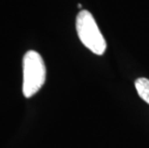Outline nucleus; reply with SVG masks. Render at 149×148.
I'll list each match as a JSON object with an SVG mask.
<instances>
[{
    "instance_id": "obj_1",
    "label": "nucleus",
    "mask_w": 149,
    "mask_h": 148,
    "mask_svg": "<svg viewBox=\"0 0 149 148\" xmlns=\"http://www.w3.org/2000/svg\"><path fill=\"white\" fill-rule=\"evenodd\" d=\"M46 78V68L42 57L30 50L23 57V85L22 91L26 98L35 95L43 86Z\"/></svg>"
},
{
    "instance_id": "obj_2",
    "label": "nucleus",
    "mask_w": 149,
    "mask_h": 148,
    "mask_svg": "<svg viewBox=\"0 0 149 148\" xmlns=\"http://www.w3.org/2000/svg\"><path fill=\"white\" fill-rule=\"evenodd\" d=\"M76 31L82 43L96 55H103L107 43L93 15L87 10L81 11L76 17Z\"/></svg>"
},
{
    "instance_id": "obj_3",
    "label": "nucleus",
    "mask_w": 149,
    "mask_h": 148,
    "mask_svg": "<svg viewBox=\"0 0 149 148\" xmlns=\"http://www.w3.org/2000/svg\"><path fill=\"white\" fill-rule=\"evenodd\" d=\"M135 86L139 97L149 104V79L139 78L135 82Z\"/></svg>"
},
{
    "instance_id": "obj_4",
    "label": "nucleus",
    "mask_w": 149,
    "mask_h": 148,
    "mask_svg": "<svg viewBox=\"0 0 149 148\" xmlns=\"http://www.w3.org/2000/svg\"><path fill=\"white\" fill-rule=\"evenodd\" d=\"M78 8H82V4H78Z\"/></svg>"
}]
</instances>
